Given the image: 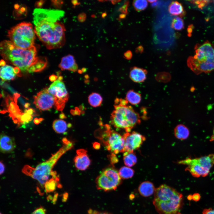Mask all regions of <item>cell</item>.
<instances>
[{
	"instance_id": "1",
	"label": "cell",
	"mask_w": 214,
	"mask_h": 214,
	"mask_svg": "<svg viewBox=\"0 0 214 214\" xmlns=\"http://www.w3.org/2000/svg\"><path fill=\"white\" fill-rule=\"evenodd\" d=\"M34 30L40 41L48 49L59 48L65 42L64 15L59 10L36 8L33 12Z\"/></svg>"
},
{
	"instance_id": "2",
	"label": "cell",
	"mask_w": 214,
	"mask_h": 214,
	"mask_svg": "<svg viewBox=\"0 0 214 214\" xmlns=\"http://www.w3.org/2000/svg\"><path fill=\"white\" fill-rule=\"evenodd\" d=\"M0 52L4 59L23 72L40 71L47 64L45 57L37 56L34 45L29 48L22 49L16 46L10 41L4 40L0 43Z\"/></svg>"
},
{
	"instance_id": "3",
	"label": "cell",
	"mask_w": 214,
	"mask_h": 214,
	"mask_svg": "<svg viewBox=\"0 0 214 214\" xmlns=\"http://www.w3.org/2000/svg\"><path fill=\"white\" fill-rule=\"evenodd\" d=\"M183 200L181 193L163 184L155 189L153 203L160 214H178L182 207Z\"/></svg>"
},
{
	"instance_id": "4",
	"label": "cell",
	"mask_w": 214,
	"mask_h": 214,
	"mask_svg": "<svg viewBox=\"0 0 214 214\" xmlns=\"http://www.w3.org/2000/svg\"><path fill=\"white\" fill-rule=\"evenodd\" d=\"M114 110L110 117L111 122L115 128L130 132L132 129L141 121L139 114L125 100L117 98L114 100Z\"/></svg>"
},
{
	"instance_id": "5",
	"label": "cell",
	"mask_w": 214,
	"mask_h": 214,
	"mask_svg": "<svg viewBox=\"0 0 214 214\" xmlns=\"http://www.w3.org/2000/svg\"><path fill=\"white\" fill-rule=\"evenodd\" d=\"M188 67L195 74L207 73L214 70V47L208 41L196 45L193 56L189 57Z\"/></svg>"
},
{
	"instance_id": "6",
	"label": "cell",
	"mask_w": 214,
	"mask_h": 214,
	"mask_svg": "<svg viewBox=\"0 0 214 214\" xmlns=\"http://www.w3.org/2000/svg\"><path fill=\"white\" fill-rule=\"evenodd\" d=\"M65 139L63 141L64 144L63 146L48 160L38 164L35 168L26 165L22 169V172L36 180L41 187H44L46 183L50 180V176H52V169L58 160L73 146L71 142Z\"/></svg>"
},
{
	"instance_id": "7",
	"label": "cell",
	"mask_w": 214,
	"mask_h": 214,
	"mask_svg": "<svg viewBox=\"0 0 214 214\" xmlns=\"http://www.w3.org/2000/svg\"><path fill=\"white\" fill-rule=\"evenodd\" d=\"M35 33L31 23L23 22L11 29L8 31L7 35L16 46L25 49L34 46Z\"/></svg>"
},
{
	"instance_id": "8",
	"label": "cell",
	"mask_w": 214,
	"mask_h": 214,
	"mask_svg": "<svg viewBox=\"0 0 214 214\" xmlns=\"http://www.w3.org/2000/svg\"><path fill=\"white\" fill-rule=\"evenodd\" d=\"M95 135L112 154L125 152L123 136L112 129L108 125L102 126L96 131Z\"/></svg>"
},
{
	"instance_id": "9",
	"label": "cell",
	"mask_w": 214,
	"mask_h": 214,
	"mask_svg": "<svg viewBox=\"0 0 214 214\" xmlns=\"http://www.w3.org/2000/svg\"><path fill=\"white\" fill-rule=\"evenodd\" d=\"M179 164L187 166L185 170L195 177L206 176L214 165V154H210L199 158H188L179 161Z\"/></svg>"
},
{
	"instance_id": "10",
	"label": "cell",
	"mask_w": 214,
	"mask_h": 214,
	"mask_svg": "<svg viewBox=\"0 0 214 214\" xmlns=\"http://www.w3.org/2000/svg\"><path fill=\"white\" fill-rule=\"evenodd\" d=\"M121 178L116 169L112 167H108L96 179L97 188L105 191L115 190L121 183Z\"/></svg>"
},
{
	"instance_id": "11",
	"label": "cell",
	"mask_w": 214,
	"mask_h": 214,
	"mask_svg": "<svg viewBox=\"0 0 214 214\" xmlns=\"http://www.w3.org/2000/svg\"><path fill=\"white\" fill-rule=\"evenodd\" d=\"M48 92L55 99V108L62 111L69 98V95L65 85L62 81L58 79L54 81L48 89Z\"/></svg>"
},
{
	"instance_id": "12",
	"label": "cell",
	"mask_w": 214,
	"mask_h": 214,
	"mask_svg": "<svg viewBox=\"0 0 214 214\" xmlns=\"http://www.w3.org/2000/svg\"><path fill=\"white\" fill-rule=\"evenodd\" d=\"M124 140L125 152H133L139 149L145 141L144 136L135 131L126 132L123 135Z\"/></svg>"
},
{
	"instance_id": "13",
	"label": "cell",
	"mask_w": 214,
	"mask_h": 214,
	"mask_svg": "<svg viewBox=\"0 0 214 214\" xmlns=\"http://www.w3.org/2000/svg\"><path fill=\"white\" fill-rule=\"evenodd\" d=\"M34 103L40 110H47L54 105L55 101L54 97L45 89L38 92L34 97Z\"/></svg>"
},
{
	"instance_id": "14",
	"label": "cell",
	"mask_w": 214,
	"mask_h": 214,
	"mask_svg": "<svg viewBox=\"0 0 214 214\" xmlns=\"http://www.w3.org/2000/svg\"><path fill=\"white\" fill-rule=\"evenodd\" d=\"M76 155L74 158L75 167L81 170H86L89 166L91 162L87 151L84 149H79L76 150Z\"/></svg>"
},
{
	"instance_id": "15",
	"label": "cell",
	"mask_w": 214,
	"mask_h": 214,
	"mask_svg": "<svg viewBox=\"0 0 214 214\" xmlns=\"http://www.w3.org/2000/svg\"><path fill=\"white\" fill-rule=\"evenodd\" d=\"M16 147L14 138L4 133L0 135V151L3 153H8L12 152Z\"/></svg>"
},
{
	"instance_id": "16",
	"label": "cell",
	"mask_w": 214,
	"mask_h": 214,
	"mask_svg": "<svg viewBox=\"0 0 214 214\" xmlns=\"http://www.w3.org/2000/svg\"><path fill=\"white\" fill-rule=\"evenodd\" d=\"M59 67L62 70H67L73 72L77 71L78 69L74 57L70 54L62 58Z\"/></svg>"
},
{
	"instance_id": "17",
	"label": "cell",
	"mask_w": 214,
	"mask_h": 214,
	"mask_svg": "<svg viewBox=\"0 0 214 214\" xmlns=\"http://www.w3.org/2000/svg\"><path fill=\"white\" fill-rule=\"evenodd\" d=\"M147 71L142 68L134 67L130 69L129 77L130 79L136 83L144 82L146 79Z\"/></svg>"
},
{
	"instance_id": "18",
	"label": "cell",
	"mask_w": 214,
	"mask_h": 214,
	"mask_svg": "<svg viewBox=\"0 0 214 214\" xmlns=\"http://www.w3.org/2000/svg\"><path fill=\"white\" fill-rule=\"evenodd\" d=\"M138 190L141 196L147 197L152 195L155 192V190L153 183L150 182L146 181L140 185Z\"/></svg>"
},
{
	"instance_id": "19",
	"label": "cell",
	"mask_w": 214,
	"mask_h": 214,
	"mask_svg": "<svg viewBox=\"0 0 214 214\" xmlns=\"http://www.w3.org/2000/svg\"><path fill=\"white\" fill-rule=\"evenodd\" d=\"M12 66L6 65L1 66L0 68V77L4 81H9L14 79L16 74Z\"/></svg>"
},
{
	"instance_id": "20",
	"label": "cell",
	"mask_w": 214,
	"mask_h": 214,
	"mask_svg": "<svg viewBox=\"0 0 214 214\" xmlns=\"http://www.w3.org/2000/svg\"><path fill=\"white\" fill-rule=\"evenodd\" d=\"M174 132L176 137L181 140L187 139L190 134L189 129L186 126L182 124L177 125L174 129Z\"/></svg>"
},
{
	"instance_id": "21",
	"label": "cell",
	"mask_w": 214,
	"mask_h": 214,
	"mask_svg": "<svg viewBox=\"0 0 214 214\" xmlns=\"http://www.w3.org/2000/svg\"><path fill=\"white\" fill-rule=\"evenodd\" d=\"M169 11L171 15L183 16L185 14L184 8L182 5L177 1H173L169 7Z\"/></svg>"
},
{
	"instance_id": "22",
	"label": "cell",
	"mask_w": 214,
	"mask_h": 214,
	"mask_svg": "<svg viewBox=\"0 0 214 214\" xmlns=\"http://www.w3.org/2000/svg\"><path fill=\"white\" fill-rule=\"evenodd\" d=\"M128 103L132 105L139 104L141 99V94L133 90L128 91L126 95L125 99Z\"/></svg>"
},
{
	"instance_id": "23",
	"label": "cell",
	"mask_w": 214,
	"mask_h": 214,
	"mask_svg": "<svg viewBox=\"0 0 214 214\" xmlns=\"http://www.w3.org/2000/svg\"><path fill=\"white\" fill-rule=\"evenodd\" d=\"M52 127L53 129L56 133H65L67 130V125L64 121L61 119H57L53 122Z\"/></svg>"
},
{
	"instance_id": "24",
	"label": "cell",
	"mask_w": 214,
	"mask_h": 214,
	"mask_svg": "<svg viewBox=\"0 0 214 214\" xmlns=\"http://www.w3.org/2000/svg\"><path fill=\"white\" fill-rule=\"evenodd\" d=\"M123 160L125 165L128 167H130L136 164L137 159L133 152H125L123 154Z\"/></svg>"
},
{
	"instance_id": "25",
	"label": "cell",
	"mask_w": 214,
	"mask_h": 214,
	"mask_svg": "<svg viewBox=\"0 0 214 214\" xmlns=\"http://www.w3.org/2000/svg\"><path fill=\"white\" fill-rule=\"evenodd\" d=\"M88 100L91 106L95 107L99 106L101 105L102 103L103 99L99 94L93 92L89 95Z\"/></svg>"
},
{
	"instance_id": "26",
	"label": "cell",
	"mask_w": 214,
	"mask_h": 214,
	"mask_svg": "<svg viewBox=\"0 0 214 214\" xmlns=\"http://www.w3.org/2000/svg\"><path fill=\"white\" fill-rule=\"evenodd\" d=\"M119 174L122 178L129 179L132 177L134 175V170L128 166L122 167L119 171Z\"/></svg>"
},
{
	"instance_id": "27",
	"label": "cell",
	"mask_w": 214,
	"mask_h": 214,
	"mask_svg": "<svg viewBox=\"0 0 214 214\" xmlns=\"http://www.w3.org/2000/svg\"><path fill=\"white\" fill-rule=\"evenodd\" d=\"M59 178H52L45 184L44 188L46 192H49L54 190L58 183Z\"/></svg>"
},
{
	"instance_id": "28",
	"label": "cell",
	"mask_w": 214,
	"mask_h": 214,
	"mask_svg": "<svg viewBox=\"0 0 214 214\" xmlns=\"http://www.w3.org/2000/svg\"><path fill=\"white\" fill-rule=\"evenodd\" d=\"M171 27L177 30H181L184 28V23L182 19L179 17L174 18L172 20Z\"/></svg>"
},
{
	"instance_id": "29",
	"label": "cell",
	"mask_w": 214,
	"mask_h": 214,
	"mask_svg": "<svg viewBox=\"0 0 214 214\" xmlns=\"http://www.w3.org/2000/svg\"><path fill=\"white\" fill-rule=\"evenodd\" d=\"M133 5L136 11H141L147 7L148 5L147 1L145 0H135L133 2Z\"/></svg>"
},
{
	"instance_id": "30",
	"label": "cell",
	"mask_w": 214,
	"mask_h": 214,
	"mask_svg": "<svg viewBox=\"0 0 214 214\" xmlns=\"http://www.w3.org/2000/svg\"><path fill=\"white\" fill-rule=\"evenodd\" d=\"M33 119L32 115L26 113H22L19 122L23 124H26L31 121Z\"/></svg>"
},
{
	"instance_id": "31",
	"label": "cell",
	"mask_w": 214,
	"mask_h": 214,
	"mask_svg": "<svg viewBox=\"0 0 214 214\" xmlns=\"http://www.w3.org/2000/svg\"><path fill=\"white\" fill-rule=\"evenodd\" d=\"M190 1L197 5L199 8L202 9L212 1L210 0H194Z\"/></svg>"
},
{
	"instance_id": "32",
	"label": "cell",
	"mask_w": 214,
	"mask_h": 214,
	"mask_svg": "<svg viewBox=\"0 0 214 214\" xmlns=\"http://www.w3.org/2000/svg\"><path fill=\"white\" fill-rule=\"evenodd\" d=\"M129 5V2L128 1H126L124 4L123 5L119 8V11L125 14H128V9Z\"/></svg>"
},
{
	"instance_id": "33",
	"label": "cell",
	"mask_w": 214,
	"mask_h": 214,
	"mask_svg": "<svg viewBox=\"0 0 214 214\" xmlns=\"http://www.w3.org/2000/svg\"><path fill=\"white\" fill-rule=\"evenodd\" d=\"M32 214H46L45 209L42 207H40L36 209Z\"/></svg>"
},
{
	"instance_id": "34",
	"label": "cell",
	"mask_w": 214,
	"mask_h": 214,
	"mask_svg": "<svg viewBox=\"0 0 214 214\" xmlns=\"http://www.w3.org/2000/svg\"><path fill=\"white\" fill-rule=\"evenodd\" d=\"M132 53L131 51L130 50L127 51L124 54V57L127 59L130 60L131 59L132 57Z\"/></svg>"
},
{
	"instance_id": "35",
	"label": "cell",
	"mask_w": 214,
	"mask_h": 214,
	"mask_svg": "<svg viewBox=\"0 0 214 214\" xmlns=\"http://www.w3.org/2000/svg\"><path fill=\"white\" fill-rule=\"evenodd\" d=\"M88 214H110L109 213L105 212H99L92 209L89 210Z\"/></svg>"
},
{
	"instance_id": "36",
	"label": "cell",
	"mask_w": 214,
	"mask_h": 214,
	"mask_svg": "<svg viewBox=\"0 0 214 214\" xmlns=\"http://www.w3.org/2000/svg\"><path fill=\"white\" fill-rule=\"evenodd\" d=\"M203 214H214V209L209 208L204 209L202 211Z\"/></svg>"
},
{
	"instance_id": "37",
	"label": "cell",
	"mask_w": 214,
	"mask_h": 214,
	"mask_svg": "<svg viewBox=\"0 0 214 214\" xmlns=\"http://www.w3.org/2000/svg\"><path fill=\"white\" fill-rule=\"evenodd\" d=\"M86 18V15L83 13H81L79 15L78 17V21L81 22H83L84 21Z\"/></svg>"
},
{
	"instance_id": "38",
	"label": "cell",
	"mask_w": 214,
	"mask_h": 214,
	"mask_svg": "<svg viewBox=\"0 0 214 214\" xmlns=\"http://www.w3.org/2000/svg\"><path fill=\"white\" fill-rule=\"evenodd\" d=\"M200 198V195L198 193H195L192 196H191V198L195 201L199 200Z\"/></svg>"
},
{
	"instance_id": "39",
	"label": "cell",
	"mask_w": 214,
	"mask_h": 214,
	"mask_svg": "<svg viewBox=\"0 0 214 214\" xmlns=\"http://www.w3.org/2000/svg\"><path fill=\"white\" fill-rule=\"evenodd\" d=\"M144 50L143 47L140 45L137 47L136 49V52L137 53H141Z\"/></svg>"
},
{
	"instance_id": "40",
	"label": "cell",
	"mask_w": 214,
	"mask_h": 214,
	"mask_svg": "<svg viewBox=\"0 0 214 214\" xmlns=\"http://www.w3.org/2000/svg\"><path fill=\"white\" fill-rule=\"evenodd\" d=\"M0 174H2L5 170V166L4 164L1 161L0 162Z\"/></svg>"
},
{
	"instance_id": "41",
	"label": "cell",
	"mask_w": 214,
	"mask_h": 214,
	"mask_svg": "<svg viewBox=\"0 0 214 214\" xmlns=\"http://www.w3.org/2000/svg\"><path fill=\"white\" fill-rule=\"evenodd\" d=\"M34 112L33 109L32 108H29L27 110H26L25 111V113H26L29 115H32Z\"/></svg>"
},
{
	"instance_id": "42",
	"label": "cell",
	"mask_w": 214,
	"mask_h": 214,
	"mask_svg": "<svg viewBox=\"0 0 214 214\" xmlns=\"http://www.w3.org/2000/svg\"><path fill=\"white\" fill-rule=\"evenodd\" d=\"M57 78V76L54 75H50L49 77L50 80L51 81H56Z\"/></svg>"
},
{
	"instance_id": "43",
	"label": "cell",
	"mask_w": 214,
	"mask_h": 214,
	"mask_svg": "<svg viewBox=\"0 0 214 214\" xmlns=\"http://www.w3.org/2000/svg\"><path fill=\"white\" fill-rule=\"evenodd\" d=\"M43 118L38 119L36 118L34 119V122L36 124H38L40 123L41 121H43Z\"/></svg>"
},
{
	"instance_id": "44",
	"label": "cell",
	"mask_w": 214,
	"mask_h": 214,
	"mask_svg": "<svg viewBox=\"0 0 214 214\" xmlns=\"http://www.w3.org/2000/svg\"><path fill=\"white\" fill-rule=\"evenodd\" d=\"M14 71L16 74H18L20 72V69L18 67H15L14 68Z\"/></svg>"
},
{
	"instance_id": "45",
	"label": "cell",
	"mask_w": 214,
	"mask_h": 214,
	"mask_svg": "<svg viewBox=\"0 0 214 214\" xmlns=\"http://www.w3.org/2000/svg\"><path fill=\"white\" fill-rule=\"evenodd\" d=\"M72 3L74 6L79 4V3L77 0H73L71 1Z\"/></svg>"
},
{
	"instance_id": "46",
	"label": "cell",
	"mask_w": 214,
	"mask_h": 214,
	"mask_svg": "<svg viewBox=\"0 0 214 214\" xmlns=\"http://www.w3.org/2000/svg\"><path fill=\"white\" fill-rule=\"evenodd\" d=\"M210 140L211 141H214V128L213 130V134L210 137Z\"/></svg>"
},
{
	"instance_id": "47",
	"label": "cell",
	"mask_w": 214,
	"mask_h": 214,
	"mask_svg": "<svg viewBox=\"0 0 214 214\" xmlns=\"http://www.w3.org/2000/svg\"><path fill=\"white\" fill-rule=\"evenodd\" d=\"M0 66H3L6 64L5 61L3 60H1L0 63Z\"/></svg>"
},
{
	"instance_id": "48",
	"label": "cell",
	"mask_w": 214,
	"mask_h": 214,
	"mask_svg": "<svg viewBox=\"0 0 214 214\" xmlns=\"http://www.w3.org/2000/svg\"><path fill=\"white\" fill-rule=\"evenodd\" d=\"M126 16V14H122L119 15V17L120 19H123L125 18Z\"/></svg>"
},
{
	"instance_id": "49",
	"label": "cell",
	"mask_w": 214,
	"mask_h": 214,
	"mask_svg": "<svg viewBox=\"0 0 214 214\" xmlns=\"http://www.w3.org/2000/svg\"><path fill=\"white\" fill-rule=\"evenodd\" d=\"M158 1H156L155 2L153 3H152L151 6L152 7H154L157 6L158 4V2H157Z\"/></svg>"
},
{
	"instance_id": "50",
	"label": "cell",
	"mask_w": 214,
	"mask_h": 214,
	"mask_svg": "<svg viewBox=\"0 0 214 214\" xmlns=\"http://www.w3.org/2000/svg\"><path fill=\"white\" fill-rule=\"evenodd\" d=\"M64 114L62 113L60 114L59 115V117L61 119H63L64 118Z\"/></svg>"
},
{
	"instance_id": "51",
	"label": "cell",
	"mask_w": 214,
	"mask_h": 214,
	"mask_svg": "<svg viewBox=\"0 0 214 214\" xmlns=\"http://www.w3.org/2000/svg\"><path fill=\"white\" fill-rule=\"evenodd\" d=\"M111 1V2H112L111 3H112L113 4H116V3H117V2H119L120 1H119V0L116 1V0H114V1Z\"/></svg>"
},
{
	"instance_id": "52",
	"label": "cell",
	"mask_w": 214,
	"mask_h": 214,
	"mask_svg": "<svg viewBox=\"0 0 214 214\" xmlns=\"http://www.w3.org/2000/svg\"><path fill=\"white\" fill-rule=\"evenodd\" d=\"M30 104L29 103H25V104L24 105V107L26 108H28L29 106H30Z\"/></svg>"
},
{
	"instance_id": "53",
	"label": "cell",
	"mask_w": 214,
	"mask_h": 214,
	"mask_svg": "<svg viewBox=\"0 0 214 214\" xmlns=\"http://www.w3.org/2000/svg\"><path fill=\"white\" fill-rule=\"evenodd\" d=\"M107 15V14L106 12L103 13L102 15V17L103 18H104Z\"/></svg>"
},
{
	"instance_id": "54",
	"label": "cell",
	"mask_w": 214,
	"mask_h": 214,
	"mask_svg": "<svg viewBox=\"0 0 214 214\" xmlns=\"http://www.w3.org/2000/svg\"><path fill=\"white\" fill-rule=\"evenodd\" d=\"M147 1L149 2L152 3L155 2L156 1H157V0H148Z\"/></svg>"
},
{
	"instance_id": "55",
	"label": "cell",
	"mask_w": 214,
	"mask_h": 214,
	"mask_svg": "<svg viewBox=\"0 0 214 214\" xmlns=\"http://www.w3.org/2000/svg\"><path fill=\"white\" fill-rule=\"evenodd\" d=\"M213 1V2H214V1Z\"/></svg>"
},
{
	"instance_id": "56",
	"label": "cell",
	"mask_w": 214,
	"mask_h": 214,
	"mask_svg": "<svg viewBox=\"0 0 214 214\" xmlns=\"http://www.w3.org/2000/svg\"><path fill=\"white\" fill-rule=\"evenodd\" d=\"M2 214L1 213V214Z\"/></svg>"
}]
</instances>
